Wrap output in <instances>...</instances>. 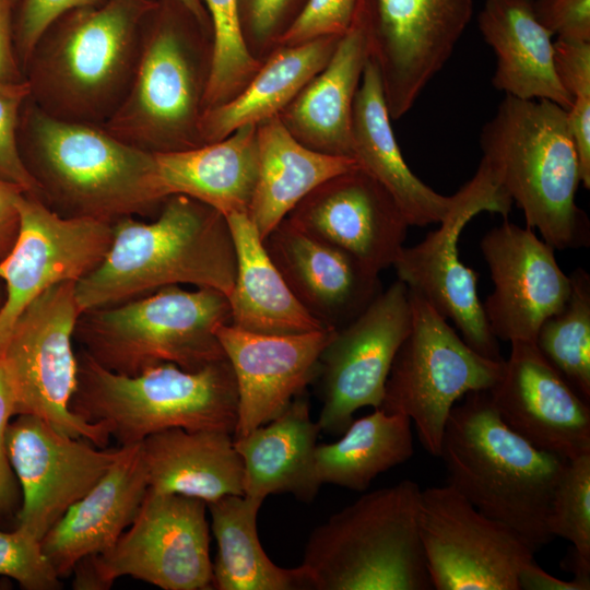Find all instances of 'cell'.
Wrapping results in <instances>:
<instances>
[{
  "label": "cell",
  "instance_id": "obj_1",
  "mask_svg": "<svg viewBox=\"0 0 590 590\" xmlns=\"http://www.w3.org/2000/svg\"><path fill=\"white\" fill-rule=\"evenodd\" d=\"M23 163L39 200L69 219L109 224L127 216H156L161 193L153 153L104 127L57 119L28 98L19 125Z\"/></svg>",
  "mask_w": 590,
  "mask_h": 590
},
{
  "label": "cell",
  "instance_id": "obj_2",
  "mask_svg": "<svg viewBox=\"0 0 590 590\" xmlns=\"http://www.w3.org/2000/svg\"><path fill=\"white\" fill-rule=\"evenodd\" d=\"M235 274L226 216L199 200L174 194L152 222L127 216L113 224L111 245L102 263L75 283V298L83 312L170 285L214 288L228 296Z\"/></svg>",
  "mask_w": 590,
  "mask_h": 590
},
{
  "label": "cell",
  "instance_id": "obj_3",
  "mask_svg": "<svg viewBox=\"0 0 590 590\" xmlns=\"http://www.w3.org/2000/svg\"><path fill=\"white\" fill-rule=\"evenodd\" d=\"M439 458L448 484L485 516L512 529L534 553L554 540L551 504L568 460L510 429L488 390L469 392L455 404Z\"/></svg>",
  "mask_w": 590,
  "mask_h": 590
},
{
  "label": "cell",
  "instance_id": "obj_4",
  "mask_svg": "<svg viewBox=\"0 0 590 590\" xmlns=\"http://www.w3.org/2000/svg\"><path fill=\"white\" fill-rule=\"evenodd\" d=\"M156 2L105 0L58 17L24 69L31 101L57 119L103 127L128 93Z\"/></svg>",
  "mask_w": 590,
  "mask_h": 590
},
{
  "label": "cell",
  "instance_id": "obj_5",
  "mask_svg": "<svg viewBox=\"0 0 590 590\" xmlns=\"http://www.w3.org/2000/svg\"><path fill=\"white\" fill-rule=\"evenodd\" d=\"M480 148V163L522 211L526 226L554 249L589 246L590 222L576 203L580 164L567 109L506 95L482 127Z\"/></svg>",
  "mask_w": 590,
  "mask_h": 590
},
{
  "label": "cell",
  "instance_id": "obj_6",
  "mask_svg": "<svg viewBox=\"0 0 590 590\" xmlns=\"http://www.w3.org/2000/svg\"><path fill=\"white\" fill-rule=\"evenodd\" d=\"M213 50L212 26L177 0H157L142 26L128 93L103 127L150 153L204 145L200 122Z\"/></svg>",
  "mask_w": 590,
  "mask_h": 590
},
{
  "label": "cell",
  "instance_id": "obj_7",
  "mask_svg": "<svg viewBox=\"0 0 590 590\" xmlns=\"http://www.w3.org/2000/svg\"><path fill=\"white\" fill-rule=\"evenodd\" d=\"M76 359L71 411L102 424L120 446L174 427L234 434L238 393L227 358L193 371L164 363L135 376L113 373L83 350Z\"/></svg>",
  "mask_w": 590,
  "mask_h": 590
},
{
  "label": "cell",
  "instance_id": "obj_8",
  "mask_svg": "<svg viewBox=\"0 0 590 590\" xmlns=\"http://www.w3.org/2000/svg\"><path fill=\"white\" fill-rule=\"evenodd\" d=\"M412 480L368 492L311 532L302 565L317 590L433 589Z\"/></svg>",
  "mask_w": 590,
  "mask_h": 590
},
{
  "label": "cell",
  "instance_id": "obj_9",
  "mask_svg": "<svg viewBox=\"0 0 590 590\" xmlns=\"http://www.w3.org/2000/svg\"><path fill=\"white\" fill-rule=\"evenodd\" d=\"M231 323L222 292L170 285L79 316L73 340L102 367L125 376L172 363L198 370L226 358L216 329Z\"/></svg>",
  "mask_w": 590,
  "mask_h": 590
},
{
  "label": "cell",
  "instance_id": "obj_10",
  "mask_svg": "<svg viewBox=\"0 0 590 590\" xmlns=\"http://www.w3.org/2000/svg\"><path fill=\"white\" fill-rule=\"evenodd\" d=\"M411 328L393 359L379 409L408 416L424 449L439 457L445 426L467 393L489 390L504 361L482 356L428 303L409 291Z\"/></svg>",
  "mask_w": 590,
  "mask_h": 590
},
{
  "label": "cell",
  "instance_id": "obj_11",
  "mask_svg": "<svg viewBox=\"0 0 590 590\" xmlns=\"http://www.w3.org/2000/svg\"><path fill=\"white\" fill-rule=\"evenodd\" d=\"M74 281L51 286L16 319L0 352L14 400V415L38 416L57 430L105 448L110 438L99 423L73 413L78 384L72 341L81 315Z\"/></svg>",
  "mask_w": 590,
  "mask_h": 590
},
{
  "label": "cell",
  "instance_id": "obj_12",
  "mask_svg": "<svg viewBox=\"0 0 590 590\" xmlns=\"http://www.w3.org/2000/svg\"><path fill=\"white\" fill-rule=\"evenodd\" d=\"M206 503L148 489L132 523L106 552L74 567L75 589H108L123 576L164 590L213 589Z\"/></svg>",
  "mask_w": 590,
  "mask_h": 590
},
{
  "label": "cell",
  "instance_id": "obj_13",
  "mask_svg": "<svg viewBox=\"0 0 590 590\" xmlns=\"http://www.w3.org/2000/svg\"><path fill=\"white\" fill-rule=\"evenodd\" d=\"M512 201L480 163L474 176L456 192V201L439 226L418 244L403 247L393 263L398 280L450 319L463 341L475 352L504 361L479 299L477 273L459 257V237L467 224L482 212L507 219Z\"/></svg>",
  "mask_w": 590,
  "mask_h": 590
},
{
  "label": "cell",
  "instance_id": "obj_14",
  "mask_svg": "<svg viewBox=\"0 0 590 590\" xmlns=\"http://www.w3.org/2000/svg\"><path fill=\"white\" fill-rule=\"evenodd\" d=\"M474 0H356L353 20L366 37L391 119L402 118L450 59Z\"/></svg>",
  "mask_w": 590,
  "mask_h": 590
},
{
  "label": "cell",
  "instance_id": "obj_15",
  "mask_svg": "<svg viewBox=\"0 0 590 590\" xmlns=\"http://www.w3.org/2000/svg\"><path fill=\"white\" fill-rule=\"evenodd\" d=\"M418 528L436 590H519L534 552L509 527L485 516L450 484L421 491Z\"/></svg>",
  "mask_w": 590,
  "mask_h": 590
},
{
  "label": "cell",
  "instance_id": "obj_16",
  "mask_svg": "<svg viewBox=\"0 0 590 590\" xmlns=\"http://www.w3.org/2000/svg\"><path fill=\"white\" fill-rule=\"evenodd\" d=\"M410 328L409 290L397 280L358 317L334 330L319 358L320 432L343 434L357 410L380 408L393 359Z\"/></svg>",
  "mask_w": 590,
  "mask_h": 590
},
{
  "label": "cell",
  "instance_id": "obj_17",
  "mask_svg": "<svg viewBox=\"0 0 590 590\" xmlns=\"http://www.w3.org/2000/svg\"><path fill=\"white\" fill-rule=\"evenodd\" d=\"M17 210L15 243L0 260L5 293L0 308V352L16 319L36 297L56 284L88 275L102 263L113 240L111 224L62 217L25 192Z\"/></svg>",
  "mask_w": 590,
  "mask_h": 590
},
{
  "label": "cell",
  "instance_id": "obj_18",
  "mask_svg": "<svg viewBox=\"0 0 590 590\" xmlns=\"http://www.w3.org/2000/svg\"><path fill=\"white\" fill-rule=\"evenodd\" d=\"M5 442L23 493L17 529L40 541L119 455V448H99L87 439L66 435L31 414H19L9 423Z\"/></svg>",
  "mask_w": 590,
  "mask_h": 590
},
{
  "label": "cell",
  "instance_id": "obj_19",
  "mask_svg": "<svg viewBox=\"0 0 590 590\" xmlns=\"http://www.w3.org/2000/svg\"><path fill=\"white\" fill-rule=\"evenodd\" d=\"M494 291L483 310L497 340L534 342L539 328L559 311L570 294V278L558 266L554 248L535 231L506 219L480 243Z\"/></svg>",
  "mask_w": 590,
  "mask_h": 590
},
{
  "label": "cell",
  "instance_id": "obj_20",
  "mask_svg": "<svg viewBox=\"0 0 590 590\" xmlns=\"http://www.w3.org/2000/svg\"><path fill=\"white\" fill-rule=\"evenodd\" d=\"M286 219L376 273L393 266L410 226L390 192L361 166L320 184Z\"/></svg>",
  "mask_w": 590,
  "mask_h": 590
},
{
  "label": "cell",
  "instance_id": "obj_21",
  "mask_svg": "<svg viewBox=\"0 0 590 590\" xmlns=\"http://www.w3.org/2000/svg\"><path fill=\"white\" fill-rule=\"evenodd\" d=\"M488 390L500 420L536 448L567 460L590 453V408L534 342H512Z\"/></svg>",
  "mask_w": 590,
  "mask_h": 590
},
{
  "label": "cell",
  "instance_id": "obj_22",
  "mask_svg": "<svg viewBox=\"0 0 590 590\" xmlns=\"http://www.w3.org/2000/svg\"><path fill=\"white\" fill-rule=\"evenodd\" d=\"M334 330L275 335L231 323L216 329L238 393V437L280 415L317 378L319 358Z\"/></svg>",
  "mask_w": 590,
  "mask_h": 590
},
{
  "label": "cell",
  "instance_id": "obj_23",
  "mask_svg": "<svg viewBox=\"0 0 590 590\" xmlns=\"http://www.w3.org/2000/svg\"><path fill=\"white\" fill-rule=\"evenodd\" d=\"M263 245L296 299L323 328L346 326L382 291L379 273L286 217Z\"/></svg>",
  "mask_w": 590,
  "mask_h": 590
},
{
  "label": "cell",
  "instance_id": "obj_24",
  "mask_svg": "<svg viewBox=\"0 0 590 590\" xmlns=\"http://www.w3.org/2000/svg\"><path fill=\"white\" fill-rule=\"evenodd\" d=\"M149 489L141 442L119 447L105 474L47 531L42 550L60 578L109 550L132 523Z\"/></svg>",
  "mask_w": 590,
  "mask_h": 590
},
{
  "label": "cell",
  "instance_id": "obj_25",
  "mask_svg": "<svg viewBox=\"0 0 590 590\" xmlns=\"http://www.w3.org/2000/svg\"><path fill=\"white\" fill-rule=\"evenodd\" d=\"M367 60L365 34L353 20L328 63L278 115L299 143L319 153L353 157V104Z\"/></svg>",
  "mask_w": 590,
  "mask_h": 590
},
{
  "label": "cell",
  "instance_id": "obj_26",
  "mask_svg": "<svg viewBox=\"0 0 590 590\" xmlns=\"http://www.w3.org/2000/svg\"><path fill=\"white\" fill-rule=\"evenodd\" d=\"M390 121L378 69L368 59L353 104V158L390 192L410 226L439 223L452 208L456 193L436 192L411 170Z\"/></svg>",
  "mask_w": 590,
  "mask_h": 590
},
{
  "label": "cell",
  "instance_id": "obj_27",
  "mask_svg": "<svg viewBox=\"0 0 590 590\" xmlns=\"http://www.w3.org/2000/svg\"><path fill=\"white\" fill-rule=\"evenodd\" d=\"M477 26L496 56L492 78L496 90L570 108L573 97L554 68L553 34L536 17L533 0H485Z\"/></svg>",
  "mask_w": 590,
  "mask_h": 590
},
{
  "label": "cell",
  "instance_id": "obj_28",
  "mask_svg": "<svg viewBox=\"0 0 590 590\" xmlns=\"http://www.w3.org/2000/svg\"><path fill=\"white\" fill-rule=\"evenodd\" d=\"M320 428L299 394L272 421L234 438L244 468V495L266 499L288 493L311 502L321 484L315 472Z\"/></svg>",
  "mask_w": 590,
  "mask_h": 590
},
{
  "label": "cell",
  "instance_id": "obj_29",
  "mask_svg": "<svg viewBox=\"0 0 590 590\" xmlns=\"http://www.w3.org/2000/svg\"><path fill=\"white\" fill-rule=\"evenodd\" d=\"M153 154L164 199L182 194L225 216L248 214L258 172L257 125L241 127L214 143Z\"/></svg>",
  "mask_w": 590,
  "mask_h": 590
},
{
  "label": "cell",
  "instance_id": "obj_30",
  "mask_svg": "<svg viewBox=\"0 0 590 590\" xmlns=\"http://www.w3.org/2000/svg\"><path fill=\"white\" fill-rule=\"evenodd\" d=\"M141 447L149 489L206 504L244 495L243 461L229 433L174 427L149 435Z\"/></svg>",
  "mask_w": 590,
  "mask_h": 590
},
{
  "label": "cell",
  "instance_id": "obj_31",
  "mask_svg": "<svg viewBox=\"0 0 590 590\" xmlns=\"http://www.w3.org/2000/svg\"><path fill=\"white\" fill-rule=\"evenodd\" d=\"M258 172L248 216L262 240L316 187L361 166L299 143L278 116L257 125Z\"/></svg>",
  "mask_w": 590,
  "mask_h": 590
},
{
  "label": "cell",
  "instance_id": "obj_32",
  "mask_svg": "<svg viewBox=\"0 0 590 590\" xmlns=\"http://www.w3.org/2000/svg\"><path fill=\"white\" fill-rule=\"evenodd\" d=\"M236 274L231 294V324L255 333L288 335L323 328L296 299L266 250L247 213L226 215Z\"/></svg>",
  "mask_w": 590,
  "mask_h": 590
},
{
  "label": "cell",
  "instance_id": "obj_33",
  "mask_svg": "<svg viewBox=\"0 0 590 590\" xmlns=\"http://www.w3.org/2000/svg\"><path fill=\"white\" fill-rule=\"evenodd\" d=\"M342 36H326L296 46H278L248 84L231 101L203 111V144L237 129L278 116L330 60Z\"/></svg>",
  "mask_w": 590,
  "mask_h": 590
},
{
  "label": "cell",
  "instance_id": "obj_34",
  "mask_svg": "<svg viewBox=\"0 0 590 590\" xmlns=\"http://www.w3.org/2000/svg\"><path fill=\"white\" fill-rule=\"evenodd\" d=\"M263 500L246 495H226L208 503L211 527L217 542L213 563V588L217 590L314 589L303 566L275 565L261 546L257 518Z\"/></svg>",
  "mask_w": 590,
  "mask_h": 590
},
{
  "label": "cell",
  "instance_id": "obj_35",
  "mask_svg": "<svg viewBox=\"0 0 590 590\" xmlns=\"http://www.w3.org/2000/svg\"><path fill=\"white\" fill-rule=\"evenodd\" d=\"M414 453L411 420L381 409L353 420L343 436L315 449L319 483L363 492L379 474L404 463Z\"/></svg>",
  "mask_w": 590,
  "mask_h": 590
},
{
  "label": "cell",
  "instance_id": "obj_36",
  "mask_svg": "<svg viewBox=\"0 0 590 590\" xmlns=\"http://www.w3.org/2000/svg\"><path fill=\"white\" fill-rule=\"evenodd\" d=\"M564 307L546 318L534 343L576 392L590 402V274L576 268Z\"/></svg>",
  "mask_w": 590,
  "mask_h": 590
},
{
  "label": "cell",
  "instance_id": "obj_37",
  "mask_svg": "<svg viewBox=\"0 0 590 590\" xmlns=\"http://www.w3.org/2000/svg\"><path fill=\"white\" fill-rule=\"evenodd\" d=\"M213 31V63L203 109L235 97L262 62L248 51L240 32L238 0H202Z\"/></svg>",
  "mask_w": 590,
  "mask_h": 590
},
{
  "label": "cell",
  "instance_id": "obj_38",
  "mask_svg": "<svg viewBox=\"0 0 590 590\" xmlns=\"http://www.w3.org/2000/svg\"><path fill=\"white\" fill-rule=\"evenodd\" d=\"M548 531L590 563V453L568 460L553 495Z\"/></svg>",
  "mask_w": 590,
  "mask_h": 590
},
{
  "label": "cell",
  "instance_id": "obj_39",
  "mask_svg": "<svg viewBox=\"0 0 590 590\" xmlns=\"http://www.w3.org/2000/svg\"><path fill=\"white\" fill-rule=\"evenodd\" d=\"M307 0H238L240 32L249 54L263 60L296 20Z\"/></svg>",
  "mask_w": 590,
  "mask_h": 590
},
{
  "label": "cell",
  "instance_id": "obj_40",
  "mask_svg": "<svg viewBox=\"0 0 590 590\" xmlns=\"http://www.w3.org/2000/svg\"><path fill=\"white\" fill-rule=\"evenodd\" d=\"M30 95V84L25 79L14 82L0 80V179L39 199V188L26 169L19 149L21 113Z\"/></svg>",
  "mask_w": 590,
  "mask_h": 590
},
{
  "label": "cell",
  "instance_id": "obj_41",
  "mask_svg": "<svg viewBox=\"0 0 590 590\" xmlns=\"http://www.w3.org/2000/svg\"><path fill=\"white\" fill-rule=\"evenodd\" d=\"M0 575L13 578L27 590L61 588L60 577L45 556L40 540L17 529L0 530Z\"/></svg>",
  "mask_w": 590,
  "mask_h": 590
},
{
  "label": "cell",
  "instance_id": "obj_42",
  "mask_svg": "<svg viewBox=\"0 0 590 590\" xmlns=\"http://www.w3.org/2000/svg\"><path fill=\"white\" fill-rule=\"evenodd\" d=\"M355 7L356 0H307L278 46H296L319 37L343 36L353 22Z\"/></svg>",
  "mask_w": 590,
  "mask_h": 590
},
{
  "label": "cell",
  "instance_id": "obj_43",
  "mask_svg": "<svg viewBox=\"0 0 590 590\" xmlns=\"http://www.w3.org/2000/svg\"><path fill=\"white\" fill-rule=\"evenodd\" d=\"M104 1L20 0L14 20V46L23 73L40 36L58 17L71 10L98 5Z\"/></svg>",
  "mask_w": 590,
  "mask_h": 590
},
{
  "label": "cell",
  "instance_id": "obj_44",
  "mask_svg": "<svg viewBox=\"0 0 590 590\" xmlns=\"http://www.w3.org/2000/svg\"><path fill=\"white\" fill-rule=\"evenodd\" d=\"M533 7L553 35L590 42V0H533Z\"/></svg>",
  "mask_w": 590,
  "mask_h": 590
},
{
  "label": "cell",
  "instance_id": "obj_45",
  "mask_svg": "<svg viewBox=\"0 0 590 590\" xmlns=\"http://www.w3.org/2000/svg\"><path fill=\"white\" fill-rule=\"evenodd\" d=\"M556 75L575 98H590V42L557 37L553 43Z\"/></svg>",
  "mask_w": 590,
  "mask_h": 590
},
{
  "label": "cell",
  "instance_id": "obj_46",
  "mask_svg": "<svg viewBox=\"0 0 590 590\" xmlns=\"http://www.w3.org/2000/svg\"><path fill=\"white\" fill-rule=\"evenodd\" d=\"M14 415L12 390L0 359V516L10 512L17 504L16 476L11 467L5 442L7 427Z\"/></svg>",
  "mask_w": 590,
  "mask_h": 590
},
{
  "label": "cell",
  "instance_id": "obj_47",
  "mask_svg": "<svg viewBox=\"0 0 590 590\" xmlns=\"http://www.w3.org/2000/svg\"><path fill=\"white\" fill-rule=\"evenodd\" d=\"M567 117L579 158L581 184L590 189V98H575Z\"/></svg>",
  "mask_w": 590,
  "mask_h": 590
},
{
  "label": "cell",
  "instance_id": "obj_48",
  "mask_svg": "<svg viewBox=\"0 0 590 590\" xmlns=\"http://www.w3.org/2000/svg\"><path fill=\"white\" fill-rule=\"evenodd\" d=\"M16 0H0V80L25 79L14 46V20Z\"/></svg>",
  "mask_w": 590,
  "mask_h": 590
},
{
  "label": "cell",
  "instance_id": "obj_49",
  "mask_svg": "<svg viewBox=\"0 0 590 590\" xmlns=\"http://www.w3.org/2000/svg\"><path fill=\"white\" fill-rule=\"evenodd\" d=\"M24 191L0 179V260L12 249L20 226L17 201Z\"/></svg>",
  "mask_w": 590,
  "mask_h": 590
},
{
  "label": "cell",
  "instance_id": "obj_50",
  "mask_svg": "<svg viewBox=\"0 0 590 590\" xmlns=\"http://www.w3.org/2000/svg\"><path fill=\"white\" fill-rule=\"evenodd\" d=\"M519 590H589L590 582L578 578L562 580L542 569L535 560L524 565L518 574Z\"/></svg>",
  "mask_w": 590,
  "mask_h": 590
},
{
  "label": "cell",
  "instance_id": "obj_51",
  "mask_svg": "<svg viewBox=\"0 0 590 590\" xmlns=\"http://www.w3.org/2000/svg\"><path fill=\"white\" fill-rule=\"evenodd\" d=\"M190 10L203 24L211 25L209 14L202 0H177Z\"/></svg>",
  "mask_w": 590,
  "mask_h": 590
},
{
  "label": "cell",
  "instance_id": "obj_52",
  "mask_svg": "<svg viewBox=\"0 0 590 590\" xmlns=\"http://www.w3.org/2000/svg\"><path fill=\"white\" fill-rule=\"evenodd\" d=\"M4 296H5V293H4V285L3 283L0 281V308L4 302Z\"/></svg>",
  "mask_w": 590,
  "mask_h": 590
}]
</instances>
